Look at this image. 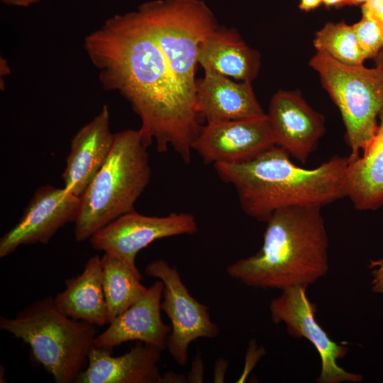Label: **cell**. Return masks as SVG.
Instances as JSON below:
<instances>
[{"label": "cell", "mask_w": 383, "mask_h": 383, "mask_svg": "<svg viewBox=\"0 0 383 383\" xmlns=\"http://www.w3.org/2000/svg\"><path fill=\"white\" fill-rule=\"evenodd\" d=\"M84 48L105 90L116 91L141 121L139 132L160 152L171 147L189 164L202 125L196 99L177 81L137 11L115 15L85 37Z\"/></svg>", "instance_id": "6da1fadb"}, {"label": "cell", "mask_w": 383, "mask_h": 383, "mask_svg": "<svg viewBox=\"0 0 383 383\" xmlns=\"http://www.w3.org/2000/svg\"><path fill=\"white\" fill-rule=\"evenodd\" d=\"M348 163V157L336 155L316 168H301L274 145L248 161L213 166L221 179L235 188L244 213L266 223L280 209L323 207L344 197Z\"/></svg>", "instance_id": "7a4b0ae2"}, {"label": "cell", "mask_w": 383, "mask_h": 383, "mask_svg": "<svg viewBox=\"0 0 383 383\" xmlns=\"http://www.w3.org/2000/svg\"><path fill=\"white\" fill-rule=\"evenodd\" d=\"M321 206H291L267 220L263 243L226 272L245 285L264 289L315 283L328 270V238Z\"/></svg>", "instance_id": "3957f363"}, {"label": "cell", "mask_w": 383, "mask_h": 383, "mask_svg": "<svg viewBox=\"0 0 383 383\" xmlns=\"http://www.w3.org/2000/svg\"><path fill=\"white\" fill-rule=\"evenodd\" d=\"M147 148L139 130L114 133L106 162L80 197L74 222L76 241L89 239L110 222L134 210L151 177Z\"/></svg>", "instance_id": "277c9868"}, {"label": "cell", "mask_w": 383, "mask_h": 383, "mask_svg": "<svg viewBox=\"0 0 383 383\" xmlns=\"http://www.w3.org/2000/svg\"><path fill=\"white\" fill-rule=\"evenodd\" d=\"M0 329L28 343L57 383L76 382L96 337L95 326L63 313L51 296L33 302L14 317H0Z\"/></svg>", "instance_id": "5b68a950"}, {"label": "cell", "mask_w": 383, "mask_h": 383, "mask_svg": "<svg viewBox=\"0 0 383 383\" xmlns=\"http://www.w3.org/2000/svg\"><path fill=\"white\" fill-rule=\"evenodd\" d=\"M338 108L350 148L348 161L360 155L374 137L383 109V67L340 62L316 51L309 61Z\"/></svg>", "instance_id": "8992f818"}, {"label": "cell", "mask_w": 383, "mask_h": 383, "mask_svg": "<svg viewBox=\"0 0 383 383\" xmlns=\"http://www.w3.org/2000/svg\"><path fill=\"white\" fill-rule=\"evenodd\" d=\"M137 11L156 39L181 87L196 99L195 73L201 43L218 26L199 0H157Z\"/></svg>", "instance_id": "52a82bcc"}, {"label": "cell", "mask_w": 383, "mask_h": 383, "mask_svg": "<svg viewBox=\"0 0 383 383\" xmlns=\"http://www.w3.org/2000/svg\"><path fill=\"white\" fill-rule=\"evenodd\" d=\"M145 273L164 284L161 310L171 323L166 348L177 363L184 366L190 343L198 338H216L219 328L211 321L209 307L189 294L174 265L156 260L147 265Z\"/></svg>", "instance_id": "ba28073f"}, {"label": "cell", "mask_w": 383, "mask_h": 383, "mask_svg": "<svg viewBox=\"0 0 383 383\" xmlns=\"http://www.w3.org/2000/svg\"><path fill=\"white\" fill-rule=\"evenodd\" d=\"M306 286L292 287L282 290L270 304L272 321L283 322L288 334L296 338L309 340L319 354L321 369L317 382L320 383L360 382L362 376L350 373L340 367L337 360L348 352L347 343H336L315 319L316 306L306 294Z\"/></svg>", "instance_id": "9c48e42d"}, {"label": "cell", "mask_w": 383, "mask_h": 383, "mask_svg": "<svg viewBox=\"0 0 383 383\" xmlns=\"http://www.w3.org/2000/svg\"><path fill=\"white\" fill-rule=\"evenodd\" d=\"M197 231L196 221L191 213L148 216L133 210L99 230L89 241L95 250L117 257L135 274L141 275L135 265L139 251L156 240L192 235Z\"/></svg>", "instance_id": "30bf717a"}, {"label": "cell", "mask_w": 383, "mask_h": 383, "mask_svg": "<svg viewBox=\"0 0 383 383\" xmlns=\"http://www.w3.org/2000/svg\"><path fill=\"white\" fill-rule=\"evenodd\" d=\"M80 197L64 187H40L18 222L0 239V257H5L21 245L46 244L64 226L75 222Z\"/></svg>", "instance_id": "8fae6325"}, {"label": "cell", "mask_w": 383, "mask_h": 383, "mask_svg": "<svg viewBox=\"0 0 383 383\" xmlns=\"http://www.w3.org/2000/svg\"><path fill=\"white\" fill-rule=\"evenodd\" d=\"M267 116L206 123L193 144L206 164H234L248 161L274 145Z\"/></svg>", "instance_id": "7c38bea8"}, {"label": "cell", "mask_w": 383, "mask_h": 383, "mask_svg": "<svg viewBox=\"0 0 383 383\" xmlns=\"http://www.w3.org/2000/svg\"><path fill=\"white\" fill-rule=\"evenodd\" d=\"M274 143L304 163L325 132L324 117L296 91L279 90L267 113Z\"/></svg>", "instance_id": "4fadbf2b"}, {"label": "cell", "mask_w": 383, "mask_h": 383, "mask_svg": "<svg viewBox=\"0 0 383 383\" xmlns=\"http://www.w3.org/2000/svg\"><path fill=\"white\" fill-rule=\"evenodd\" d=\"M163 288L161 280L155 282L138 301L96 335L94 347L113 350L123 343L136 340L163 350L171 332V326L161 318Z\"/></svg>", "instance_id": "5bb4252c"}, {"label": "cell", "mask_w": 383, "mask_h": 383, "mask_svg": "<svg viewBox=\"0 0 383 383\" xmlns=\"http://www.w3.org/2000/svg\"><path fill=\"white\" fill-rule=\"evenodd\" d=\"M114 133L110 130L109 111H101L74 135L62 174L64 188L81 197L106 162L113 146Z\"/></svg>", "instance_id": "9a60e30c"}, {"label": "cell", "mask_w": 383, "mask_h": 383, "mask_svg": "<svg viewBox=\"0 0 383 383\" xmlns=\"http://www.w3.org/2000/svg\"><path fill=\"white\" fill-rule=\"evenodd\" d=\"M162 350L138 342L128 352L113 356L112 350L93 347L77 383H165L157 363Z\"/></svg>", "instance_id": "2e32d148"}, {"label": "cell", "mask_w": 383, "mask_h": 383, "mask_svg": "<svg viewBox=\"0 0 383 383\" xmlns=\"http://www.w3.org/2000/svg\"><path fill=\"white\" fill-rule=\"evenodd\" d=\"M197 111L206 123L255 118L264 112L251 82L236 81L214 71L196 80Z\"/></svg>", "instance_id": "e0dca14e"}, {"label": "cell", "mask_w": 383, "mask_h": 383, "mask_svg": "<svg viewBox=\"0 0 383 383\" xmlns=\"http://www.w3.org/2000/svg\"><path fill=\"white\" fill-rule=\"evenodd\" d=\"M198 64L236 81L251 82L260 68V55L233 28L218 27L201 43Z\"/></svg>", "instance_id": "ac0fdd59"}, {"label": "cell", "mask_w": 383, "mask_h": 383, "mask_svg": "<svg viewBox=\"0 0 383 383\" xmlns=\"http://www.w3.org/2000/svg\"><path fill=\"white\" fill-rule=\"evenodd\" d=\"M102 276L101 258L90 257L79 274L65 281V289L54 297L57 307L75 320L94 326L109 323Z\"/></svg>", "instance_id": "d6986e66"}, {"label": "cell", "mask_w": 383, "mask_h": 383, "mask_svg": "<svg viewBox=\"0 0 383 383\" xmlns=\"http://www.w3.org/2000/svg\"><path fill=\"white\" fill-rule=\"evenodd\" d=\"M343 190L344 197L357 210L374 211L383 206V109L377 131L362 155L348 161Z\"/></svg>", "instance_id": "ffe728a7"}, {"label": "cell", "mask_w": 383, "mask_h": 383, "mask_svg": "<svg viewBox=\"0 0 383 383\" xmlns=\"http://www.w3.org/2000/svg\"><path fill=\"white\" fill-rule=\"evenodd\" d=\"M101 262L103 288L110 323L138 301L148 288L140 282L142 275L135 274L117 257L104 253Z\"/></svg>", "instance_id": "44dd1931"}, {"label": "cell", "mask_w": 383, "mask_h": 383, "mask_svg": "<svg viewBox=\"0 0 383 383\" xmlns=\"http://www.w3.org/2000/svg\"><path fill=\"white\" fill-rule=\"evenodd\" d=\"M313 45L335 60L352 65H362L366 57L362 52L353 25L328 22L316 33Z\"/></svg>", "instance_id": "7402d4cb"}, {"label": "cell", "mask_w": 383, "mask_h": 383, "mask_svg": "<svg viewBox=\"0 0 383 383\" xmlns=\"http://www.w3.org/2000/svg\"><path fill=\"white\" fill-rule=\"evenodd\" d=\"M353 26L359 46L366 59H374L383 47V26L362 16Z\"/></svg>", "instance_id": "603a6c76"}, {"label": "cell", "mask_w": 383, "mask_h": 383, "mask_svg": "<svg viewBox=\"0 0 383 383\" xmlns=\"http://www.w3.org/2000/svg\"><path fill=\"white\" fill-rule=\"evenodd\" d=\"M362 14L383 26V0H368L362 5Z\"/></svg>", "instance_id": "cb8c5ba5"}, {"label": "cell", "mask_w": 383, "mask_h": 383, "mask_svg": "<svg viewBox=\"0 0 383 383\" xmlns=\"http://www.w3.org/2000/svg\"><path fill=\"white\" fill-rule=\"evenodd\" d=\"M369 267H377L372 272L373 275L372 291L383 294V258L375 261L371 260Z\"/></svg>", "instance_id": "d4e9b609"}, {"label": "cell", "mask_w": 383, "mask_h": 383, "mask_svg": "<svg viewBox=\"0 0 383 383\" xmlns=\"http://www.w3.org/2000/svg\"><path fill=\"white\" fill-rule=\"evenodd\" d=\"M203 376L204 363L201 358L198 355L192 362V367L187 380L189 382H203Z\"/></svg>", "instance_id": "484cf974"}, {"label": "cell", "mask_w": 383, "mask_h": 383, "mask_svg": "<svg viewBox=\"0 0 383 383\" xmlns=\"http://www.w3.org/2000/svg\"><path fill=\"white\" fill-rule=\"evenodd\" d=\"M228 362L223 358H218L215 364L213 381L214 382H223Z\"/></svg>", "instance_id": "4316f807"}, {"label": "cell", "mask_w": 383, "mask_h": 383, "mask_svg": "<svg viewBox=\"0 0 383 383\" xmlns=\"http://www.w3.org/2000/svg\"><path fill=\"white\" fill-rule=\"evenodd\" d=\"M4 4L16 7H28L40 0H1Z\"/></svg>", "instance_id": "83f0119b"}, {"label": "cell", "mask_w": 383, "mask_h": 383, "mask_svg": "<svg viewBox=\"0 0 383 383\" xmlns=\"http://www.w3.org/2000/svg\"><path fill=\"white\" fill-rule=\"evenodd\" d=\"M322 0H300L299 9L304 11H309L317 8Z\"/></svg>", "instance_id": "f1b7e54d"}, {"label": "cell", "mask_w": 383, "mask_h": 383, "mask_svg": "<svg viewBox=\"0 0 383 383\" xmlns=\"http://www.w3.org/2000/svg\"><path fill=\"white\" fill-rule=\"evenodd\" d=\"M345 0H322V3L328 6L342 7L344 6Z\"/></svg>", "instance_id": "f546056e"}, {"label": "cell", "mask_w": 383, "mask_h": 383, "mask_svg": "<svg viewBox=\"0 0 383 383\" xmlns=\"http://www.w3.org/2000/svg\"><path fill=\"white\" fill-rule=\"evenodd\" d=\"M374 60L376 66L383 67V47Z\"/></svg>", "instance_id": "4dcf8cb0"}, {"label": "cell", "mask_w": 383, "mask_h": 383, "mask_svg": "<svg viewBox=\"0 0 383 383\" xmlns=\"http://www.w3.org/2000/svg\"><path fill=\"white\" fill-rule=\"evenodd\" d=\"M368 0H345L344 6H356V5H362Z\"/></svg>", "instance_id": "1f68e13d"}]
</instances>
